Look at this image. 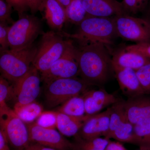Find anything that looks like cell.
<instances>
[{"label": "cell", "mask_w": 150, "mask_h": 150, "mask_svg": "<svg viewBox=\"0 0 150 150\" xmlns=\"http://www.w3.org/2000/svg\"><path fill=\"white\" fill-rule=\"evenodd\" d=\"M109 46L90 43L77 48V59L81 78L91 85H100L108 80L112 69Z\"/></svg>", "instance_id": "obj_1"}, {"label": "cell", "mask_w": 150, "mask_h": 150, "mask_svg": "<svg viewBox=\"0 0 150 150\" xmlns=\"http://www.w3.org/2000/svg\"><path fill=\"white\" fill-rule=\"evenodd\" d=\"M74 34L61 32L64 37L76 40L80 46L90 43H101L110 46L118 36L113 17L86 18Z\"/></svg>", "instance_id": "obj_2"}, {"label": "cell", "mask_w": 150, "mask_h": 150, "mask_svg": "<svg viewBox=\"0 0 150 150\" xmlns=\"http://www.w3.org/2000/svg\"><path fill=\"white\" fill-rule=\"evenodd\" d=\"M37 51V46L33 43L21 50L9 49L1 53V76L15 83L30 70Z\"/></svg>", "instance_id": "obj_3"}, {"label": "cell", "mask_w": 150, "mask_h": 150, "mask_svg": "<svg viewBox=\"0 0 150 150\" xmlns=\"http://www.w3.org/2000/svg\"><path fill=\"white\" fill-rule=\"evenodd\" d=\"M64 37L61 32L52 30L42 34L32 63L41 74L47 71L64 53L71 40H64Z\"/></svg>", "instance_id": "obj_4"}, {"label": "cell", "mask_w": 150, "mask_h": 150, "mask_svg": "<svg viewBox=\"0 0 150 150\" xmlns=\"http://www.w3.org/2000/svg\"><path fill=\"white\" fill-rule=\"evenodd\" d=\"M43 33L40 19L34 15L24 13L10 26L8 36L9 49L19 50L27 48Z\"/></svg>", "instance_id": "obj_5"}, {"label": "cell", "mask_w": 150, "mask_h": 150, "mask_svg": "<svg viewBox=\"0 0 150 150\" xmlns=\"http://www.w3.org/2000/svg\"><path fill=\"white\" fill-rule=\"evenodd\" d=\"M46 85L45 102L49 108L64 104L70 98L83 94L91 86L77 77L59 79Z\"/></svg>", "instance_id": "obj_6"}, {"label": "cell", "mask_w": 150, "mask_h": 150, "mask_svg": "<svg viewBox=\"0 0 150 150\" xmlns=\"http://www.w3.org/2000/svg\"><path fill=\"white\" fill-rule=\"evenodd\" d=\"M118 36L137 43H150V22L127 14L114 17Z\"/></svg>", "instance_id": "obj_7"}, {"label": "cell", "mask_w": 150, "mask_h": 150, "mask_svg": "<svg viewBox=\"0 0 150 150\" xmlns=\"http://www.w3.org/2000/svg\"><path fill=\"white\" fill-rule=\"evenodd\" d=\"M79 74L77 59V48L70 40L64 53L45 72L41 74V79L46 85L59 79L77 77Z\"/></svg>", "instance_id": "obj_8"}, {"label": "cell", "mask_w": 150, "mask_h": 150, "mask_svg": "<svg viewBox=\"0 0 150 150\" xmlns=\"http://www.w3.org/2000/svg\"><path fill=\"white\" fill-rule=\"evenodd\" d=\"M0 117L1 131L9 144L17 150L23 149L30 142L27 125L11 109Z\"/></svg>", "instance_id": "obj_9"}, {"label": "cell", "mask_w": 150, "mask_h": 150, "mask_svg": "<svg viewBox=\"0 0 150 150\" xmlns=\"http://www.w3.org/2000/svg\"><path fill=\"white\" fill-rule=\"evenodd\" d=\"M111 107L109 129L104 138L132 144L134 125L130 122L126 115L123 100H119L111 105Z\"/></svg>", "instance_id": "obj_10"}, {"label": "cell", "mask_w": 150, "mask_h": 150, "mask_svg": "<svg viewBox=\"0 0 150 150\" xmlns=\"http://www.w3.org/2000/svg\"><path fill=\"white\" fill-rule=\"evenodd\" d=\"M38 72L32 65L27 74L13 84V97L16 100L14 110L34 102L39 95L41 79Z\"/></svg>", "instance_id": "obj_11"}, {"label": "cell", "mask_w": 150, "mask_h": 150, "mask_svg": "<svg viewBox=\"0 0 150 150\" xmlns=\"http://www.w3.org/2000/svg\"><path fill=\"white\" fill-rule=\"evenodd\" d=\"M27 126L30 142L58 150H76L74 143L69 142L55 129L44 128L36 122Z\"/></svg>", "instance_id": "obj_12"}, {"label": "cell", "mask_w": 150, "mask_h": 150, "mask_svg": "<svg viewBox=\"0 0 150 150\" xmlns=\"http://www.w3.org/2000/svg\"><path fill=\"white\" fill-rule=\"evenodd\" d=\"M111 107L98 114L90 116L77 134L84 140L105 137L109 128Z\"/></svg>", "instance_id": "obj_13"}, {"label": "cell", "mask_w": 150, "mask_h": 150, "mask_svg": "<svg viewBox=\"0 0 150 150\" xmlns=\"http://www.w3.org/2000/svg\"><path fill=\"white\" fill-rule=\"evenodd\" d=\"M86 115L91 116L99 113L108 106L121 100L112 94L103 89L87 90L83 94Z\"/></svg>", "instance_id": "obj_14"}, {"label": "cell", "mask_w": 150, "mask_h": 150, "mask_svg": "<svg viewBox=\"0 0 150 150\" xmlns=\"http://www.w3.org/2000/svg\"><path fill=\"white\" fill-rule=\"evenodd\" d=\"M88 17H113L127 14L122 3L116 0H83Z\"/></svg>", "instance_id": "obj_15"}, {"label": "cell", "mask_w": 150, "mask_h": 150, "mask_svg": "<svg viewBox=\"0 0 150 150\" xmlns=\"http://www.w3.org/2000/svg\"><path fill=\"white\" fill-rule=\"evenodd\" d=\"M123 103L126 115L134 126L150 118V96L147 94L129 98Z\"/></svg>", "instance_id": "obj_16"}, {"label": "cell", "mask_w": 150, "mask_h": 150, "mask_svg": "<svg viewBox=\"0 0 150 150\" xmlns=\"http://www.w3.org/2000/svg\"><path fill=\"white\" fill-rule=\"evenodd\" d=\"M112 69L121 91L128 98L146 94L136 71L116 67H112Z\"/></svg>", "instance_id": "obj_17"}, {"label": "cell", "mask_w": 150, "mask_h": 150, "mask_svg": "<svg viewBox=\"0 0 150 150\" xmlns=\"http://www.w3.org/2000/svg\"><path fill=\"white\" fill-rule=\"evenodd\" d=\"M40 11L44 12L45 19L52 30L62 32L67 21L66 8L57 0H43Z\"/></svg>", "instance_id": "obj_18"}, {"label": "cell", "mask_w": 150, "mask_h": 150, "mask_svg": "<svg viewBox=\"0 0 150 150\" xmlns=\"http://www.w3.org/2000/svg\"><path fill=\"white\" fill-rule=\"evenodd\" d=\"M150 63L149 58L125 48L115 52L112 58V67L128 68L136 71Z\"/></svg>", "instance_id": "obj_19"}, {"label": "cell", "mask_w": 150, "mask_h": 150, "mask_svg": "<svg viewBox=\"0 0 150 150\" xmlns=\"http://www.w3.org/2000/svg\"><path fill=\"white\" fill-rule=\"evenodd\" d=\"M55 113L56 128L62 135L67 137L76 135L90 116L86 115L82 117H75L58 111H55Z\"/></svg>", "instance_id": "obj_20"}, {"label": "cell", "mask_w": 150, "mask_h": 150, "mask_svg": "<svg viewBox=\"0 0 150 150\" xmlns=\"http://www.w3.org/2000/svg\"><path fill=\"white\" fill-rule=\"evenodd\" d=\"M132 144L140 149L150 150V118L134 126Z\"/></svg>", "instance_id": "obj_21"}, {"label": "cell", "mask_w": 150, "mask_h": 150, "mask_svg": "<svg viewBox=\"0 0 150 150\" xmlns=\"http://www.w3.org/2000/svg\"><path fill=\"white\" fill-rule=\"evenodd\" d=\"M58 111L75 117H82L86 115L84 100L83 94L74 97L68 100Z\"/></svg>", "instance_id": "obj_22"}, {"label": "cell", "mask_w": 150, "mask_h": 150, "mask_svg": "<svg viewBox=\"0 0 150 150\" xmlns=\"http://www.w3.org/2000/svg\"><path fill=\"white\" fill-rule=\"evenodd\" d=\"M67 21L79 25L88 15L84 8L83 0H70L66 8Z\"/></svg>", "instance_id": "obj_23"}, {"label": "cell", "mask_w": 150, "mask_h": 150, "mask_svg": "<svg viewBox=\"0 0 150 150\" xmlns=\"http://www.w3.org/2000/svg\"><path fill=\"white\" fill-rule=\"evenodd\" d=\"M13 110L22 121L30 123L40 116L43 112V108L34 101Z\"/></svg>", "instance_id": "obj_24"}, {"label": "cell", "mask_w": 150, "mask_h": 150, "mask_svg": "<svg viewBox=\"0 0 150 150\" xmlns=\"http://www.w3.org/2000/svg\"><path fill=\"white\" fill-rule=\"evenodd\" d=\"M75 137L76 150H105L110 141L105 138L84 140L77 134Z\"/></svg>", "instance_id": "obj_25"}, {"label": "cell", "mask_w": 150, "mask_h": 150, "mask_svg": "<svg viewBox=\"0 0 150 150\" xmlns=\"http://www.w3.org/2000/svg\"><path fill=\"white\" fill-rule=\"evenodd\" d=\"M13 86L10 85L8 81L2 76L0 77V114L11 110L6 102L13 97Z\"/></svg>", "instance_id": "obj_26"}, {"label": "cell", "mask_w": 150, "mask_h": 150, "mask_svg": "<svg viewBox=\"0 0 150 150\" xmlns=\"http://www.w3.org/2000/svg\"><path fill=\"white\" fill-rule=\"evenodd\" d=\"M142 88L146 94H150V63L136 71Z\"/></svg>", "instance_id": "obj_27"}, {"label": "cell", "mask_w": 150, "mask_h": 150, "mask_svg": "<svg viewBox=\"0 0 150 150\" xmlns=\"http://www.w3.org/2000/svg\"><path fill=\"white\" fill-rule=\"evenodd\" d=\"M36 123L39 126L55 129L56 127V118L55 111H44L37 118Z\"/></svg>", "instance_id": "obj_28"}, {"label": "cell", "mask_w": 150, "mask_h": 150, "mask_svg": "<svg viewBox=\"0 0 150 150\" xmlns=\"http://www.w3.org/2000/svg\"><path fill=\"white\" fill-rule=\"evenodd\" d=\"M149 0H123V7L126 13L136 14L145 8Z\"/></svg>", "instance_id": "obj_29"}, {"label": "cell", "mask_w": 150, "mask_h": 150, "mask_svg": "<svg viewBox=\"0 0 150 150\" xmlns=\"http://www.w3.org/2000/svg\"><path fill=\"white\" fill-rule=\"evenodd\" d=\"M12 7L5 0H0V23L13 24L15 21L11 18Z\"/></svg>", "instance_id": "obj_30"}, {"label": "cell", "mask_w": 150, "mask_h": 150, "mask_svg": "<svg viewBox=\"0 0 150 150\" xmlns=\"http://www.w3.org/2000/svg\"><path fill=\"white\" fill-rule=\"evenodd\" d=\"M10 28L7 23H0V53L9 49L8 36Z\"/></svg>", "instance_id": "obj_31"}, {"label": "cell", "mask_w": 150, "mask_h": 150, "mask_svg": "<svg viewBox=\"0 0 150 150\" xmlns=\"http://www.w3.org/2000/svg\"><path fill=\"white\" fill-rule=\"evenodd\" d=\"M128 51L136 52L150 59V43H137L126 46Z\"/></svg>", "instance_id": "obj_32"}, {"label": "cell", "mask_w": 150, "mask_h": 150, "mask_svg": "<svg viewBox=\"0 0 150 150\" xmlns=\"http://www.w3.org/2000/svg\"><path fill=\"white\" fill-rule=\"evenodd\" d=\"M18 13L19 17L29 9L26 0H5Z\"/></svg>", "instance_id": "obj_33"}, {"label": "cell", "mask_w": 150, "mask_h": 150, "mask_svg": "<svg viewBox=\"0 0 150 150\" xmlns=\"http://www.w3.org/2000/svg\"><path fill=\"white\" fill-rule=\"evenodd\" d=\"M43 0H26L28 5L33 15L40 11Z\"/></svg>", "instance_id": "obj_34"}, {"label": "cell", "mask_w": 150, "mask_h": 150, "mask_svg": "<svg viewBox=\"0 0 150 150\" xmlns=\"http://www.w3.org/2000/svg\"><path fill=\"white\" fill-rule=\"evenodd\" d=\"M22 150H58L46 146H43L38 143L33 142L30 143Z\"/></svg>", "instance_id": "obj_35"}, {"label": "cell", "mask_w": 150, "mask_h": 150, "mask_svg": "<svg viewBox=\"0 0 150 150\" xmlns=\"http://www.w3.org/2000/svg\"><path fill=\"white\" fill-rule=\"evenodd\" d=\"M105 150H128L119 142L110 141Z\"/></svg>", "instance_id": "obj_36"}, {"label": "cell", "mask_w": 150, "mask_h": 150, "mask_svg": "<svg viewBox=\"0 0 150 150\" xmlns=\"http://www.w3.org/2000/svg\"><path fill=\"white\" fill-rule=\"evenodd\" d=\"M8 144L4 134L0 130V150H11Z\"/></svg>", "instance_id": "obj_37"}, {"label": "cell", "mask_w": 150, "mask_h": 150, "mask_svg": "<svg viewBox=\"0 0 150 150\" xmlns=\"http://www.w3.org/2000/svg\"><path fill=\"white\" fill-rule=\"evenodd\" d=\"M57 1H59V2L61 3L66 8L69 6L70 1V0H57Z\"/></svg>", "instance_id": "obj_38"}, {"label": "cell", "mask_w": 150, "mask_h": 150, "mask_svg": "<svg viewBox=\"0 0 150 150\" xmlns=\"http://www.w3.org/2000/svg\"><path fill=\"white\" fill-rule=\"evenodd\" d=\"M146 19H147L149 21H150V10L149 11V17H148V18H146Z\"/></svg>", "instance_id": "obj_39"}, {"label": "cell", "mask_w": 150, "mask_h": 150, "mask_svg": "<svg viewBox=\"0 0 150 150\" xmlns=\"http://www.w3.org/2000/svg\"><path fill=\"white\" fill-rule=\"evenodd\" d=\"M139 150H148L144 149H140V148H139Z\"/></svg>", "instance_id": "obj_40"}]
</instances>
